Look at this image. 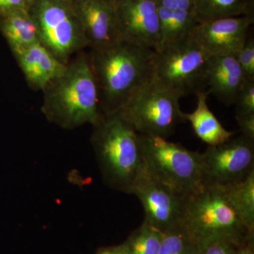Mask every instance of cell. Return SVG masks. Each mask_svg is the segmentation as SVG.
Masks as SVG:
<instances>
[{"instance_id":"obj_1","label":"cell","mask_w":254,"mask_h":254,"mask_svg":"<svg viewBox=\"0 0 254 254\" xmlns=\"http://www.w3.org/2000/svg\"><path fill=\"white\" fill-rule=\"evenodd\" d=\"M103 115L116 113L137 88L153 78L156 52L126 41L89 56Z\"/></svg>"},{"instance_id":"obj_2","label":"cell","mask_w":254,"mask_h":254,"mask_svg":"<svg viewBox=\"0 0 254 254\" xmlns=\"http://www.w3.org/2000/svg\"><path fill=\"white\" fill-rule=\"evenodd\" d=\"M41 111L50 123L72 130L94 125L103 114L99 92L89 56L78 55L65 72L45 88Z\"/></svg>"},{"instance_id":"obj_3","label":"cell","mask_w":254,"mask_h":254,"mask_svg":"<svg viewBox=\"0 0 254 254\" xmlns=\"http://www.w3.org/2000/svg\"><path fill=\"white\" fill-rule=\"evenodd\" d=\"M91 143L105 183L131 193L145 168L138 133L118 114L103 115L93 125Z\"/></svg>"},{"instance_id":"obj_4","label":"cell","mask_w":254,"mask_h":254,"mask_svg":"<svg viewBox=\"0 0 254 254\" xmlns=\"http://www.w3.org/2000/svg\"><path fill=\"white\" fill-rule=\"evenodd\" d=\"M181 224L197 246L220 239L240 245L254 242V232L242 221L220 187H203L187 195Z\"/></svg>"},{"instance_id":"obj_5","label":"cell","mask_w":254,"mask_h":254,"mask_svg":"<svg viewBox=\"0 0 254 254\" xmlns=\"http://www.w3.org/2000/svg\"><path fill=\"white\" fill-rule=\"evenodd\" d=\"M145 170L152 177L187 196L203 188L201 153L163 137L138 133Z\"/></svg>"},{"instance_id":"obj_6","label":"cell","mask_w":254,"mask_h":254,"mask_svg":"<svg viewBox=\"0 0 254 254\" xmlns=\"http://www.w3.org/2000/svg\"><path fill=\"white\" fill-rule=\"evenodd\" d=\"M210 58L189 33L156 52L153 79L180 99L207 91Z\"/></svg>"},{"instance_id":"obj_7","label":"cell","mask_w":254,"mask_h":254,"mask_svg":"<svg viewBox=\"0 0 254 254\" xmlns=\"http://www.w3.org/2000/svg\"><path fill=\"white\" fill-rule=\"evenodd\" d=\"M180 98L152 79L137 88L116 114L141 134L167 138L185 123Z\"/></svg>"},{"instance_id":"obj_8","label":"cell","mask_w":254,"mask_h":254,"mask_svg":"<svg viewBox=\"0 0 254 254\" xmlns=\"http://www.w3.org/2000/svg\"><path fill=\"white\" fill-rule=\"evenodd\" d=\"M40 43L64 64L88 46L72 1L33 0L30 6Z\"/></svg>"},{"instance_id":"obj_9","label":"cell","mask_w":254,"mask_h":254,"mask_svg":"<svg viewBox=\"0 0 254 254\" xmlns=\"http://www.w3.org/2000/svg\"><path fill=\"white\" fill-rule=\"evenodd\" d=\"M254 172V140L245 135L208 146L201 153L203 187H225L244 181Z\"/></svg>"},{"instance_id":"obj_10","label":"cell","mask_w":254,"mask_h":254,"mask_svg":"<svg viewBox=\"0 0 254 254\" xmlns=\"http://www.w3.org/2000/svg\"><path fill=\"white\" fill-rule=\"evenodd\" d=\"M132 194L141 201L144 221L161 232L181 223L186 196L158 181L145 168L134 182Z\"/></svg>"},{"instance_id":"obj_11","label":"cell","mask_w":254,"mask_h":254,"mask_svg":"<svg viewBox=\"0 0 254 254\" xmlns=\"http://www.w3.org/2000/svg\"><path fill=\"white\" fill-rule=\"evenodd\" d=\"M115 4L123 41L158 51L160 26L155 0H116Z\"/></svg>"},{"instance_id":"obj_12","label":"cell","mask_w":254,"mask_h":254,"mask_svg":"<svg viewBox=\"0 0 254 254\" xmlns=\"http://www.w3.org/2000/svg\"><path fill=\"white\" fill-rule=\"evenodd\" d=\"M88 46L100 51L123 41L113 0H71Z\"/></svg>"},{"instance_id":"obj_13","label":"cell","mask_w":254,"mask_h":254,"mask_svg":"<svg viewBox=\"0 0 254 254\" xmlns=\"http://www.w3.org/2000/svg\"><path fill=\"white\" fill-rule=\"evenodd\" d=\"M254 22L250 16L218 18L198 23L190 34L210 56L235 55L245 44Z\"/></svg>"},{"instance_id":"obj_14","label":"cell","mask_w":254,"mask_h":254,"mask_svg":"<svg viewBox=\"0 0 254 254\" xmlns=\"http://www.w3.org/2000/svg\"><path fill=\"white\" fill-rule=\"evenodd\" d=\"M12 53L28 84L36 91H44L67 68L68 64L57 59L40 43Z\"/></svg>"},{"instance_id":"obj_15","label":"cell","mask_w":254,"mask_h":254,"mask_svg":"<svg viewBox=\"0 0 254 254\" xmlns=\"http://www.w3.org/2000/svg\"><path fill=\"white\" fill-rule=\"evenodd\" d=\"M245 76L235 55H215L209 58L207 92L227 106L234 105Z\"/></svg>"},{"instance_id":"obj_16","label":"cell","mask_w":254,"mask_h":254,"mask_svg":"<svg viewBox=\"0 0 254 254\" xmlns=\"http://www.w3.org/2000/svg\"><path fill=\"white\" fill-rule=\"evenodd\" d=\"M0 31L12 53L40 43L36 24L27 9L0 13Z\"/></svg>"},{"instance_id":"obj_17","label":"cell","mask_w":254,"mask_h":254,"mask_svg":"<svg viewBox=\"0 0 254 254\" xmlns=\"http://www.w3.org/2000/svg\"><path fill=\"white\" fill-rule=\"evenodd\" d=\"M208 95L207 91L197 93L196 108L193 113H185V117L190 121L195 134L202 141L209 146H215L229 141L235 132L225 129L209 109L207 104Z\"/></svg>"},{"instance_id":"obj_18","label":"cell","mask_w":254,"mask_h":254,"mask_svg":"<svg viewBox=\"0 0 254 254\" xmlns=\"http://www.w3.org/2000/svg\"><path fill=\"white\" fill-rule=\"evenodd\" d=\"M198 23L218 18H254V0H194Z\"/></svg>"},{"instance_id":"obj_19","label":"cell","mask_w":254,"mask_h":254,"mask_svg":"<svg viewBox=\"0 0 254 254\" xmlns=\"http://www.w3.org/2000/svg\"><path fill=\"white\" fill-rule=\"evenodd\" d=\"M158 18L160 45L158 51L188 35L198 23L194 11H173L160 6H158Z\"/></svg>"},{"instance_id":"obj_20","label":"cell","mask_w":254,"mask_h":254,"mask_svg":"<svg viewBox=\"0 0 254 254\" xmlns=\"http://www.w3.org/2000/svg\"><path fill=\"white\" fill-rule=\"evenodd\" d=\"M222 189L237 215L254 232V172L244 181Z\"/></svg>"},{"instance_id":"obj_21","label":"cell","mask_w":254,"mask_h":254,"mask_svg":"<svg viewBox=\"0 0 254 254\" xmlns=\"http://www.w3.org/2000/svg\"><path fill=\"white\" fill-rule=\"evenodd\" d=\"M162 237L163 232L143 221L125 244L128 254H158Z\"/></svg>"},{"instance_id":"obj_22","label":"cell","mask_w":254,"mask_h":254,"mask_svg":"<svg viewBox=\"0 0 254 254\" xmlns=\"http://www.w3.org/2000/svg\"><path fill=\"white\" fill-rule=\"evenodd\" d=\"M158 254H198V246L180 223L163 232Z\"/></svg>"},{"instance_id":"obj_23","label":"cell","mask_w":254,"mask_h":254,"mask_svg":"<svg viewBox=\"0 0 254 254\" xmlns=\"http://www.w3.org/2000/svg\"><path fill=\"white\" fill-rule=\"evenodd\" d=\"M236 118L254 115V81L245 79L237 95Z\"/></svg>"},{"instance_id":"obj_24","label":"cell","mask_w":254,"mask_h":254,"mask_svg":"<svg viewBox=\"0 0 254 254\" xmlns=\"http://www.w3.org/2000/svg\"><path fill=\"white\" fill-rule=\"evenodd\" d=\"M245 79L254 81V40H246L245 44L235 55Z\"/></svg>"},{"instance_id":"obj_25","label":"cell","mask_w":254,"mask_h":254,"mask_svg":"<svg viewBox=\"0 0 254 254\" xmlns=\"http://www.w3.org/2000/svg\"><path fill=\"white\" fill-rule=\"evenodd\" d=\"M241 246L223 239L210 240L198 246V254H235Z\"/></svg>"},{"instance_id":"obj_26","label":"cell","mask_w":254,"mask_h":254,"mask_svg":"<svg viewBox=\"0 0 254 254\" xmlns=\"http://www.w3.org/2000/svg\"><path fill=\"white\" fill-rule=\"evenodd\" d=\"M160 7L173 11H194V0H155ZM195 12V11H194Z\"/></svg>"},{"instance_id":"obj_27","label":"cell","mask_w":254,"mask_h":254,"mask_svg":"<svg viewBox=\"0 0 254 254\" xmlns=\"http://www.w3.org/2000/svg\"><path fill=\"white\" fill-rule=\"evenodd\" d=\"M33 0H0V13L16 9H29Z\"/></svg>"},{"instance_id":"obj_28","label":"cell","mask_w":254,"mask_h":254,"mask_svg":"<svg viewBox=\"0 0 254 254\" xmlns=\"http://www.w3.org/2000/svg\"><path fill=\"white\" fill-rule=\"evenodd\" d=\"M236 119L242 134L254 140V115Z\"/></svg>"},{"instance_id":"obj_29","label":"cell","mask_w":254,"mask_h":254,"mask_svg":"<svg viewBox=\"0 0 254 254\" xmlns=\"http://www.w3.org/2000/svg\"><path fill=\"white\" fill-rule=\"evenodd\" d=\"M97 254H128L127 252L126 245H123L116 246V247H107L98 251Z\"/></svg>"},{"instance_id":"obj_30","label":"cell","mask_w":254,"mask_h":254,"mask_svg":"<svg viewBox=\"0 0 254 254\" xmlns=\"http://www.w3.org/2000/svg\"><path fill=\"white\" fill-rule=\"evenodd\" d=\"M235 254H254V242L241 246Z\"/></svg>"},{"instance_id":"obj_31","label":"cell","mask_w":254,"mask_h":254,"mask_svg":"<svg viewBox=\"0 0 254 254\" xmlns=\"http://www.w3.org/2000/svg\"><path fill=\"white\" fill-rule=\"evenodd\" d=\"M63 1H71V0H63Z\"/></svg>"},{"instance_id":"obj_32","label":"cell","mask_w":254,"mask_h":254,"mask_svg":"<svg viewBox=\"0 0 254 254\" xmlns=\"http://www.w3.org/2000/svg\"><path fill=\"white\" fill-rule=\"evenodd\" d=\"M113 1H116V0H113Z\"/></svg>"}]
</instances>
